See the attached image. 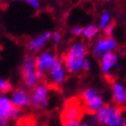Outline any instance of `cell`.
Here are the masks:
<instances>
[{"label":"cell","instance_id":"obj_1","mask_svg":"<svg viewBox=\"0 0 126 126\" xmlns=\"http://www.w3.org/2000/svg\"><path fill=\"white\" fill-rule=\"evenodd\" d=\"M87 55V49L82 42L75 43L70 47L68 51L62 57L67 70L69 73H74L83 68L85 57Z\"/></svg>","mask_w":126,"mask_h":126},{"label":"cell","instance_id":"obj_2","mask_svg":"<svg viewBox=\"0 0 126 126\" xmlns=\"http://www.w3.org/2000/svg\"><path fill=\"white\" fill-rule=\"evenodd\" d=\"M22 78L25 87L30 90L38 86L39 80L36 76V58L33 55H25L22 65Z\"/></svg>","mask_w":126,"mask_h":126},{"label":"cell","instance_id":"obj_3","mask_svg":"<svg viewBox=\"0 0 126 126\" xmlns=\"http://www.w3.org/2000/svg\"><path fill=\"white\" fill-rule=\"evenodd\" d=\"M85 113V109L82 105V101L79 97H74L68 99L66 102L61 118L62 124L69 121H78L81 120Z\"/></svg>","mask_w":126,"mask_h":126},{"label":"cell","instance_id":"obj_4","mask_svg":"<svg viewBox=\"0 0 126 126\" xmlns=\"http://www.w3.org/2000/svg\"><path fill=\"white\" fill-rule=\"evenodd\" d=\"M80 99L85 109V112L88 114L95 113L100 107L104 105L103 99L94 88H87L82 92Z\"/></svg>","mask_w":126,"mask_h":126},{"label":"cell","instance_id":"obj_5","mask_svg":"<svg viewBox=\"0 0 126 126\" xmlns=\"http://www.w3.org/2000/svg\"><path fill=\"white\" fill-rule=\"evenodd\" d=\"M49 85L47 83H41L34 89L31 95V105L33 109H43L48 105L49 102Z\"/></svg>","mask_w":126,"mask_h":126},{"label":"cell","instance_id":"obj_6","mask_svg":"<svg viewBox=\"0 0 126 126\" xmlns=\"http://www.w3.org/2000/svg\"><path fill=\"white\" fill-rule=\"evenodd\" d=\"M55 59V54L51 50L45 51L42 53L38 58H36V76L39 82H45L46 74Z\"/></svg>","mask_w":126,"mask_h":126},{"label":"cell","instance_id":"obj_7","mask_svg":"<svg viewBox=\"0 0 126 126\" xmlns=\"http://www.w3.org/2000/svg\"><path fill=\"white\" fill-rule=\"evenodd\" d=\"M49 76L50 78L52 86H60L64 82L65 75H64V69L62 67L61 59L56 57L52 65L50 66V69H49Z\"/></svg>","mask_w":126,"mask_h":126},{"label":"cell","instance_id":"obj_8","mask_svg":"<svg viewBox=\"0 0 126 126\" xmlns=\"http://www.w3.org/2000/svg\"><path fill=\"white\" fill-rule=\"evenodd\" d=\"M116 42L113 38H107L105 36L101 37L97 42L94 50V54L95 57H101L105 53L110 52L111 50L116 48Z\"/></svg>","mask_w":126,"mask_h":126},{"label":"cell","instance_id":"obj_9","mask_svg":"<svg viewBox=\"0 0 126 126\" xmlns=\"http://www.w3.org/2000/svg\"><path fill=\"white\" fill-rule=\"evenodd\" d=\"M12 103L16 107L24 108L31 105V95L24 88H17L12 94Z\"/></svg>","mask_w":126,"mask_h":126},{"label":"cell","instance_id":"obj_10","mask_svg":"<svg viewBox=\"0 0 126 126\" xmlns=\"http://www.w3.org/2000/svg\"><path fill=\"white\" fill-rule=\"evenodd\" d=\"M123 109L119 105H110L109 106V114L107 117L106 124L107 126H121L123 117H122Z\"/></svg>","mask_w":126,"mask_h":126},{"label":"cell","instance_id":"obj_11","mask_svg":"<svg viewBox=\"0 0 126 126\" xmlns=\"http://www.w3.org/2000/svg\"><path fill=\"white\" fill-rule=\"evenodd\" d=\"M117 61H118L117 55H116L115 53L111 52V51L110 52L105 53L102 56L100 64H101V68H102L103 73L105 74V77L110 75L109 74V70L116 65Z\"/></svg>","mask_w":126,"mask_h":126},{"label":"cell","instance_id":"obj_12","mask_svg":"<svg viewBox=\"0 0 126 126\" xmlns=\"http://www.w3.org/2000/svg\"><path fill=\"white\" fill-rule=\"evenodd\" d=\"M16 107L11 100L5 97H0V120L7 121L11 119L12 112Z\"/></svg>","mask_w":126,"mask_h":126},{"label":"cell","instance_id":"obj_13","mask_svg":"<svg viewBox=\"0 0 126 126\" xmlns=\"http://www.w3.org/2000/svg\"><path fill=\"white\" fill-rule=\"evenodd\" d=\"M51 37V33L50 32H45V33L42 34V35H39L38 37L34 38V39L31 40L29 42H28V50L32 52H36L41 49V48L43 47V45L47 42V41Z\"/></svg>","mask_w":126,"mask_h":126},{"label":"cell","instance_id":"obj_14","mask_svg":"<svg viewBox=\"0 0 126 126\" xmlns=\"http://www.w3.org/2000/svg\"><path fill=\"white\" fill-rule=\"evenodd\" d=\"M113 100L117 105H124L126 103V88L120 84L114 83L113 84Z\"/></svg>","mask_w":126,"mask_h":126},{"label":"cell","instance_id":"obj_15","mask_svg":"<svg viewBox=\"0 0 126 126\" xmlns=\"http://www.w3.org/2000/svg\"><path fill=\"white\" fill-rule=\"evenodd\" d=\"M109 106L110 105H103L102 107H100L98 110L95 112V116L97 118V123L101 125H105L107 117L109 114Z\"/></svg>","mask_w":126,"mask_h":126},{"label":"cell","instance_id":"obj_16","mask_svg":"<svg viewBox=\"0 0 126 126\" xmlns=\"http://www.w3.org/2000/svg\"><path fill=\"white\" fill-rule=\"evenodd\" d=\"M98 31H99L98 27L91 24V25H88V26H87L85 28L84 32H83V34H84L85 38H87V39H92L93 37L98 32Z\"/></svg>","mask_w":126,"mask_h":126},{"label":"cell","instance_id":"obj_17","mask_svg":"<svg viewBox=\"0 0 126 126\" xmlns=\"http://www.w3.org/2000/svg\"><path fill=\"white\" fill-rule=\"evenodd\" d=\"M13 89V86L8 80L0 79V91L2 94H6V93L10 92Z\"/></svg>","mask_w":126,"mask_h":126},{"label":"cell","instance_id":"obj_18","mask_svg":"<svg viewBox=\"0 0 126 126\" xmlns=\"http://www.w3.org/2000/svg\"><path fill=\"white\" fill-rule=\"evenodd\" d=\"M115 25V22H113L109 24H106L105 26V31H104V36L107 37V38H112L113 36V31Z\"/></svg>","mask_w":126,"mask_h":126},{"label":"cell","instance_id":"obj_19","mask_svg":"<svg viewBox=\"0 0 126 126\" xmlns=\"http://www.w3.org/2000/svg\"><path fill=\"white\" fill-rule=\"evenodd\" d=\"M109 18H110L109 14L106 13V12L104 13V15H103L102 17H101V24H100V27H101V28H105V26L106 25L108 21H109Z\"/></svg>","mask_w":126,"mask_h":126},{"label":"cell","instance_id":"obj_20","mask_svg":"<svg viewBox=\"0 0 126 126\" xmlns=\"http://www.w3.org/2000/svg\"><path fill=\"white\" fill-rule=\"evenodd\" d=\"M87 121H88L87 124H89V125H94V124H96L97 118H96V116H95V113H91V114H89Z\"/></svg>","mask_w":126,"mask_h":126},{"label":"cell","instance_id":"obj_21","mask_svg":"<svg viewBox=\"0 0 126 126\" xmlns=\"http://www.w3.org/2000/svg\"><path fill=\"white\" fill-rule=\"evenodd\" d=\"M83 32H84V29L82 28V27H75L72 29L71 32L74 34V35H80V34L83 33Z\"/></svg>","mask_w":126,"mask_h":126},{"label":"cell","instance_id":"obj_22","mask_svg":"<svg viewBox=\"0 0 126 126\" xmlns=\"http://www.w3.org/2000/svg\"><path fill=\"white\" fill-rule=\"evenodd\" d=\"M53 41H54V42H55L56 44H58L59 42H60V41H61V34L60 32H55L54 33H53Z\"/></svg>","mask_w":126,"mask_h":126},{"label":"cell","instance_id":"obj_23","mask_svg":"<svg viewBox=\"0 0 126 126\" xmlns=\"http://www.w3.org/2000/svg\"><path fill=\"white\" fill-rule=\"evenodd\" d=\"M28 4H30V5L34 8H39L40 7L39 0H28Z\"/></svg>","mask_w":126,"mask_h":126},{"label":"cell","instance_id":"obj_24","mask_svg":"<svg viewBox=\"0 0 126 126\" xmlns=\"http://www.w3.org/2000/svg\"><path fill=\"white\" fill-rule=\"evenodd\" d=\"M79 122L78 121H69L67 122V123H64L63 124V126H78Z\"/></svg>","mask_w":126,"mask_h":126},{"label":"cell","instance_id":"obj_25","mask_svg":"<svg viewBox=\"0 0 126 126\" xmlns=\"http://www.w3.org/2000/svg\"><path fill=\"white\" fill-rule=\"evenodd\" d=\"M83 68H84L86 71L89 70L90 66H89V62H88V61H87V60H85L84 64H83Z\"/></svg>","mask_w":126,"mask_h":126},{"label":"cell","instance_id":"obj_26","mask_svg":"<svg viewBox=\"0 0 126 126\" xmlns=\"http://www.w3.org/2000/svg\"><path fill=\"white\" fill-rule=\"evenodd\" d=\"M0 126H9V124H8L7 121H1Z\"/></svg>","mask_w":126,"mask_h":126},{"label":"cell","instance_id":"obj_27","mask_svg":"<svg viewBox=\"0 0 126 126\" xmlns=\"http://www.w3.org/2000/svg\"><path fill=\"white\" fill-rule=\"evenodd\" d=\"M78 126H90L87 123H79Z\"/></svg>","mask_w":126,"mask_h":126},{"label":"cell","instance_id":"obj_28","mask_svg":"<svg viewBox=\"0 0 126 126\" xmlns=\"http://www.w3.org/2000/svg\"><path fill=\"white\" fill-rule=\"evenodd\" d=\"M117 51H118V53L120 55H123V54H124V50H123V49H121V48H119L118 50H117Z\"/></svg>","mask_w":126,"mask_h":126},{"label":"cell","instance_id":"obj_29","mask_svg":"<svg viewBox=\"0 0 126 126\" xmlns=\"http://www.w3.org/2000/svg\"><path fill=\"white\" fill-rule=\"evenodd\" d=\"M121 126H126V119H123V121H122V124Z\"/></svg>","mask_w":126,"mask_h":126},{"label":"cell","instance_id":"obj_30","mask_svg":"<svg viewBox=\"0 0 126 126\" xmlns=\"http://www.w3.org/2000/svg\"><path fill=\"white\" fill-rule=\"evenodd\" d=\"M1 94H2V92H1V91H0V96H1Z\"/></svg>","mask_w":126,"mask_h":126},{"label":"cell","instance_id":"obj_31","mask_svg":"<svg viewBox=\"0 0 126 126\" xmlns=\"http://www.w3.org/2000/svg\"><path fill=\"white\" fill-rule=\"evenodd\" d=\"M105 1H108V0H105Z\"/></svg>","mask_w":126,"mask_h":126}]
</instances>
